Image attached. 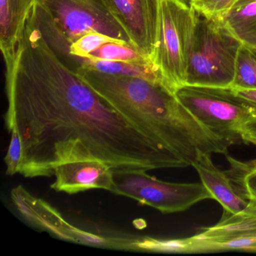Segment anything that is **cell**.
Instances as JSON below:
<instances>
[{
    "label": "cell",
    "mask_w": 256,
    "mask_h": 256,
    "mask_svg": "<svg viewBox=\"0 0 256 256\" xmlns=\"http://www.w3.org/2000/svg\"><path fill=\"white\" fill-rule=\"evenodd\" d=\"M88 58L144 65L152 64L149 56L131 43H108L91 53Z\"/></svg>",
    "instance_id": "16"
},
{
    "label": "cell",
    "mask_w": 256,
    "mask_h": 256,
    "mask_svg": "<svg viewBox=\"0 0 256 256\" xmlns=\"http://www.w3.org/2000/svg\"><path fill=\"white\" fill-rule=\"evenodd\" d=\"M238 0H191L190 6L198 16L216 22H222Z\"/></svg>",
    "instance_id": "19"
},
{
    "label": "cell",
    "mask_w": 256,
    "mask_h": 256,
    "mask_svg": "<svg viewBox=\"0 0 256 256\" xmlns=\"http://www.w3.org/2000/svg\"><path fill=\"white\" fill-rule=\"evenodd\" d=\"M162 252L210 253L242 251L256 252V202L238 214L223 210L221 220L210 227L202 228L193 236L161 240Z\"/></svg>",
    "instance_id": "6"
},
{
    "label": "cell",
    "mask_w": 256,
    "mask_h": 256,
    "mask_svg": "<svg viewBox=\"0 0 256 256\" xmlns=\"http://www.w3.org/2000/svg\"><path fill=\"white\" fill-rule=\"evenodd\" d=\"M198 17L191 6L178 0H158L151 61L166 88L174 94L186 84Z\"/></svg>",
    "instance_id": "3"
},
{
    "label": "cell",
    "mask_w": 256,
    "mask_h": 256,
    "mask_svg": "<svg viewBox=\"0 0 256 256\" xmlns=\"http://www.w3.org/2000/svg\"><path fill=\"white\" fill-rule=\"evenodd\" d=\"M56 180L50 188L56 192L76 194L90 190L113 191V168L107 163L96 160H76L58 166Z\"/></svg>",
    "instance_id": "10"
},
{
    "label": "cell",
    "mask_w": 256,
    "mask_h": 256,
    "mask_svg": "<svg viewBox=\"0 0 256 256\" xmlns=\"http://www.w3.org/2000/svg\"><path fill=\"white\" fill-rule=\"evenodd\" d=\"M232 88L256 89V48L241 44Z\"/></svg>",
    "instance_id": "17"
},
{
    "label": "cell",
    "mask_w": 256,
    "mask_h": 256,
    "mask_svg": "<svg viewBox=\"0 0 256 256\" xmlns=\"http://www.w3.org/2000/svg\"><path fill=\"white\" fill-rule=\"evenodd\" d=\"M230 168L226 170L235 190L244 198L256 202V160L241 162L226 154Z\"/></svg>",
    "instance_id": "15"
},
{
    "label": "cell",
    "mask_w": 256,
    "mask_h": 256,
    "mask_svg": "<svg viewBox=\"0 0 256 256\" xmlns=\"http://www.w3.org/2000/svg\"><path fill=\"white\" fill-rule=\"evenodd\" d=\"M241 137L242 142L256 146V114L242 127Z\"/></svg>",
    "instance_id": "22"
},
{
    "label": "cell",
    "mask_w": 256,
    "mask_h": 256,
    "mask_svg": "<svg viewBox=\"0 0 256 256\" xmlns=\"http://www.w3.org/2000/svg\"><path fill=\"white\" fill-rule=\"evenodd\" d=\"M220 23L241 44L256 48V0H238Z\"/></svg>",
    "instance_id": "13"
},
{
    "label": "cell",
    "mask_w": 256,
    "mask_h": 256,
    "mask_svg": "<svg viewBox=\"0 0 256 256\" xmlns=\"http://www.w3.org/2000/svg\"><path fill=\"white\" fill-rule=\"evenodd\" d=\"M241 44L220 22L199 16L186 85L210 88L232 86Z\"/></svg>",
    "instance_id": "4"
},
{
    "label": "cell",
    "mask_w": 256,
    "mask_h": 256,
    "mask_svg": "<svg viewBox=\"0 0 256 256\" xmlns=\"http://www.w3.org/2000/svg\"><path fill=\"white\" fill-rule=\"evenodd\" d=\"M4 61L6 126L22 139L18 174L24 178L52 176L58 166L88 158L113 169L184 168L59 59L32 14L16 52Z\"/></svg>",
    "instance_id": "1"
},
{
    "label": "cell",
    "mask_w": 256,
    "mask_h": 256,
    "mask_svg": "<svg viewBox=\"0 0 256 256\" xmlns=\"http://www.w3.org/2000/svg\"><path fill=\"white\" fill-rule=\"evenodd\" d=\"M130 43L124 40L113 38L98 32H90L72 43L70 46V54L78 58H88L91 53L108 43Z\"/></svg>",
    "instance_id": "18"
},
{
    "label": "cell",
    "mask_w": 256,
    "mask_h": 256,
    "mask_svg": "<svg viewBox=\"0 0 256 256\" xmlns=\"http://www.w3.org/2000/svg\"><path fill=\"white\" fill-rule=\"evenodd\" d=\"M34 5L35 0H0V48L4 59L16 52Z\"/></svg>",
    "instance_id": "12"
},
{
    "label": "cell",
    "mask_w": 256,
    "mask_h": 256,
    "mask_svg": "<svg viewBox=\"0 0 256 256\" xmlns=\"http://www.w3.org/2000/svg\"><path fill=\"white\" fill-rule=\"evenodd\" d=\"M178 1L188 6H190V5H191V0H178Z\"/></svg>",
    "instance_id": "23"
},
{
    "label": "cell",
    "mask_w": 256,
    "mask_h": 256,
    "mask_svg": "<svg viewBox=\"0 0 256 256\" xmlns=\"http://www.w3.org/2000/svg\"><path fill=\"white\" fill-rule=\"evenodd\" d=\"M221 89L229 98L256 110V89H240L232 86Z\"/></svg>",
    "instance_id": "21"
},
{
    "label": "cell",
    "mask_w": 256,
    "mask_h": 256,
    "mask_svg": "<svg viewBox=\"0 0 256 256\" xmlns=\"http://www.w3.org/2000/svg\"><path fill=\"white\" fill-rule=\"evenodd\" d=\"M11 139L10 146L5 157V162L6 164V174L8 175H14L18 173L19 166L22 158V139L16 128L10 130Z\"/></svg>",
    "instance_id": "20"
},
{
    "label": "cell",
    "mask_w": 256,
    "mask_h": 256,
    "mask_svg": "<svg viewBox=\"0 0 256 256\" xmlns=\"http://www.w3.org/2000/svg\"><path fill=\"white\" fill-rule=\"evenodd\" d=\"M142 168L113 169L112 192L148 205L162 214L187 210L212 194L202 182L178 184L160 180Z\"/></svg>",
    "instance_id": "5"
},
{
    "label": "cell",
    "mask_w": 256,
    "mask_h": 256,
    "mask_svg": "<svg viewBox=\"0 0 256 256\" xmlns=\"http://www.w3.org/2000/svg\"><path fill=\"white\" fill-rule=\"evenodd\" d=\"M175 94L205 127L230 145L242 142V127L256 114L254 109L229 98L221 88L185 85Z\"/></svg>",
    "instance_id": "7"
},
{
    "label": "cell",
    "mask_w": 256,
    "mask_h": 256,
    "mask_svg": "<svg viewBox=\"0 0 256 256\" xmlns=\"http://www.w3.org/2000/svg\"><path fill=\"white\" fill-rule=\"evenodd\" d=\"M72 61L76 66V71L78 68H83L104 73V74H113V76L140 78L162 84L166 86L152 64L144 65V64L116 62V61L97 59V58H78V56H74Z\"/></svg>",
    "instance_id": "14"
},
{
    "label": "cell",
    "mask_w": 256,
    "mask_h": 256,
    "mask_svg": "<svg viewBox=\"0 0 256 256\" xmlns=\"http://www.w3.org/2000/svg\"><path fill=\"white\" fill-rule=\"evenodd\" d=\"M200 181L217 200L223 210L233 214H240L248 208L250 200L238 194L227 172L218 168L212 162V154H200L193 162Z\"/></svg>",
    "instance_id": "11"
},
{
    "label": "cell",
    "mask_w": 256,
    "mask_h": 256,
    "mask_svg": "<svg viewBox=\"0 0 256 256\" xmlns=\"http://www.w3.org/2000/svg\"><path fill=\"white\" fill-rule=\"evenodd\" d=\"M78 77L134 128L180 161L192 166L200 154H224L232 146L210 131L162 84L80 68Z\"/></svg>",
    "instance_id": "2"
},
{
    "label": "cell",
    "mask_w": 256,
    "mask_h": 256,
    "mask_svg": "<svg viewBox=\"0 0 256 256\" xmlns=\"http://www.w3.org/2000/svg\"><path fill=\"white\" fill-rule=\"evenodd\" d=\"M130 43L151 58L156 31L158 0H104Z\"/></svg>",
    "instance_id": "9"
},
{
    "label": "cell",
    "mask_w": 256,
    "mask_h": 256,
    "mask_svg": "<svg viewBox=\"0 0 256 256\" xmlns=\"http://www.w3.org/2000/svg\"><path fill=\"white\" fill-rule=\"evenodd\" d=\"M70 44L84 34L98 32L130 42L104 0H35Z\"/></svg>",
    "instance_id": "8"
}]
</instances>
